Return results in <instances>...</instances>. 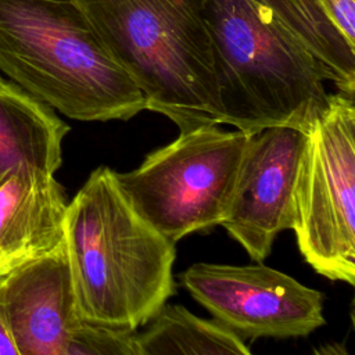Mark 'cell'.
Here are the masks:
<instances>
[{
  "label": "cell",
  "mask_w": 355,
  "mask_h": 355,
  "mask_svg": "<svg viewBox=\"0 0 355 355\" xmlns=\"http://www.w3.org/2000/svg\"><path fill=\"white\" fill-rule=\"evenodd\" d=\"M64 244L82 323L135 331L175 291V243L130 208L107 166L68 202Z\"/></svg>",
  "instance_id": "1"
},
{
  "label": "cell",
  "mask_w": 355,
  "mask_h": 355,
  "mask_svg": "<svg viewBox=\"0 0 355 355\" xmlns=\"http://www.w3.org/2000/svg\"><path fill=\"white\" fill-rule=\"evenodd\" d=\"M0 69L72 119L126 121L146 110L78 0H0Z\"/></svg>",
  "instance_id": "2"
},
{
  "label": "cell",
  "mask_w": 355,
  "mask_h": 355,
  "mask_svg": "<svg viewBox=\"0 0 355 355\" xmlns=\"http://www.w3.org/2000/svg\"><path fill=\"white\" fill-rule=\"evenodd\" d=\"M222 125L245 135L290 126L308 132L331 83L323 64L273 15L250 0H201Z\"/></svg>",
  "instance_id": "3"
},
{
  "label": "cell",
  "mask_w": 355,
  "mask_h": 355,
  "mask_svg": "<svg viewBox=\"0 0 355 355\" xmlns=\"http://www.w3.org/2000/svg\"><path fill=\"white\" fill-rule=\"evenodd\" d=\"M146 110L182 132L222 125L201 0H78Z\"/></svg>",
  "instance_id": "4"
},
{
  "label": "cell",
  "mask_w": 355,
  "mask_h": 355,
  "mask_svg": "<svg viewBox=\"0 0 355 355\" xmlns=\"http://www.w3.org/2000/svg\"><path fill=\"white\" fill-rule=\"evenodd\" d=\"M248 137L218 126L182 132L172 143L150 153L139 168L114 171V176L130 208L176 243L222 223Z\"/></svg>",
  "instance_id": "5"
},
{
  "label": "cell",
  "mask_w": 355,
  "mask_h": 355,
  "mask_svg": "<svg viewBox=\"0 0 355 355\" xmlns=\"http://www.w3.org/2000/svg\"><path fill=\"white\" fill-rule=\"evenodd\" d=\"M291 229L315 272L355 284L354 97L330 93L306 132Z\"/></svg>",
  "instance_id": "6"
},
{
  "label": "cell",
  "mask_w": 355,
  "mask_h": 355,
  "mask_svg": "<svg viewBox=\"0 0 355 355\" xmlns=\"http://www.w3.org/2000/svg\"><path fill=\"white\" fill-rule=\"evenodd\" d=\"M182 282L215 320L239 336L301 337L322 327L323 294L265 265L198 262Z\"/></svg>",
  "instance_id": "7"
},
{
  "label": "cell",
  "mask_w": 355,
  "mask_h": 355,
  "mask_svg": "<svg viewBox=\"0 0 355 355\" xmlns=\"http://www.w3.org/2000/svg\"><path fill=\"white\" fill-rule=\"evenodd\" d=\"M306 132L290 126L250 135L230 204L222 220L227 233L262 262L276 236L293 226L294 190Z\"/></svg>",
  "instance_id": "8"
},
{
  "label": "cell",
  "mask_w": 355,
  "mask_h": 355,
  "mask_svg": "<svg viewBox=\"0 0 355 355\" xmlns=\"http://www.w3.org/2000/svg\"><path fill=\"white\" fill-rule=\"evenodd\" d=\"M0 318L21 355H67L79 319L64 241L0 283Z\"/></svg>",
  "instance_id": "9"
},
{
  "label": "cell",
  "mask_w": 355,
  "mask_h": 355,
  "mask_svg": "<svg viewBox=\"0 0 355 355\" xmlns=\"http://www.w3.org/2000/svg\"><path fill=\"white\" fill-rule=\"evenodd\" d=\"M68 201L54 175L18 168L0 178V258L15 269L64 241Z\"/></svg>",
  "instance_id": "10"
},
{
  "label": "cell",
  "mask_w": 355,
  "mask_h": 355,
  "mask_svg": "<svg viewBox=\"0 0 355 355\" xmlns=\"http://www.w3.org/2000/svg\"><path fill=\"white\" fill-rule=\"evenodd\" d=\"M68 130L51 107L0 78V178L18 168L54 175Z\"/></svg>",
  "instance_id": "11"
},
{
  "label": "cell",
  "mask_w": 355,
  "mask_h": 355,
  "mask_svg": "<svg viewBox=\"0 0 355 355\" xmlns=\"http://www.w3.org/2000/svg\"><path fill=\"white\" fill-rule=\"evenodd\" d=\"M151 324L133 334L137 355H251L240 336L182 305H165Z\"/></svg>",
  "instance_id": "12"
},
{
  "label": "cell",
  "mask_w": 355,
  "mask_h": 355,
  "mask_svg": "<svg viewBox=\"0 0 355 355\" xmlns=\"http://www.w3.org/2000/svg\"><path fill=\"white\" fill-rule=\"evenodd\" d=\"M273 15L326 68L331 85L354 97L355 50L337 33L313 0H250Z\"/></svg>",
  "instance_id": "13"
},
{
  "label": "cell",
  "mask_w": 355,
  "mask_h": 355,
  "mask_svg": "<svg viewBox=\"0 0 355 355\" xmlns=\"http://www.w3.org/2000/svg\"><path fill=\"white\" fill-rule=\"evenodd\" d=\"M133 334L80 323L69 336L67 355H137Z\"/></svg>",
  "instance_id": "14"
},
{
  "label": "cell",
  "mask_w": 355,
  "mask_h": 355,
  "mask_svg": "<svg viewBox=\"0 0 355 355\" xmlns=\"http://www.w3.org/2000/svg\"><path fill=\"white\" fill-rule=\"evenodd\" d=\"M337 33L355 50V0H313Z\"/></svg>",
  "instance_id": "15"
},
{
  "label": "cell",
  "mask_w": 355,
  "mask_h": 355,
  "mask_svg": "<svg viewBox=\"0 0 355 355\" xmlns=\"http://www.w3.org/2000/svg\"><path fill=\"white\" fill-rule=\"evenodd\" d=\"M0 355H21L8 327L6 326L1 318H0Z\"/></svg>",
  "instance_id": "16"
},
{
  "label": "cell",
  "mask_w": 355,
  "mask_h": 355,
  "mask_svg": "<svg viewBox=\"0 0 355 355\" xmlns=\"http://www.w3.org/2000/svg\"><path fill=\"white\" fill-rule=\"evenodd\" d=\"M315 355H349L341 343H331L315 349Z\"/></svg>",
  "instance_id": "17"
},
{
  "label": "cell",
  "mask_w": 355,
  "mask_h": 355,
  "mask_svg": "<svg viewBox=\"0 0 355 355\" xmlns=\"http://www.w3.org/2000/svg\"><path fill=\"white\" fill-rule=\"evenodd\" d=\"M14 269H11L1 258H0V283L12 272Z\"/></svg>",
  "instance_id": "18"
}]
</instances>
